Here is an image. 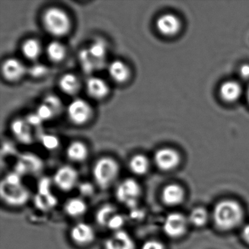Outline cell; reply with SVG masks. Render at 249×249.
I'll return each mask as SVG.
<instances>
[{
    "label": "cell",
    "instance_id": "cell-30",
    "mask_svg": "<svg viewBox=\"0 0 249 249\" xmlns=\"http://www.w3.org/2000/svg\"><path fill=\"white\" fill-rule=\"evenodd\" d=\"M42 143L46 149L55 150L59 145V139L53 135H44L42 138Z\"/></svg>",
    "mask_w": 249,
    "mask_h": 249
},
{
    "label": "cell",
    "instance_id": "cell-3",
    "mask_svg": "<svg viewBox=\"0 0 249 249\" xmlns=\"http://www.w3.org/2000/svg\"><path fill=\"white\" fill-rule=\"evenodd\" d=\"M119 164L111 157L99 159L93 167V178L96 184L103 189H106L113 184L119 176Z\"/></svg>",
    "mask_w": 249,
    "mask_h": 249
},
{
    "label": "cell",
    "instance_id": "cell-20",
    "mask_svg": "<svg viewBox=\"0 0 249 249\" xmlns=\"http://www.w3.org/2000/svg\"><path fill=\"white\" fill-rule=\"evenodd\" d=\"M65 211L71 217L77 218V217L81 216L87 212V202L82 198H71L65 203Z\"/></svg>",
    "mask_w": 249,
    "mask_h": 249
},
{
    "label": "cell",
    "instance_id": "cell-12",
    "mask_svg": "<svg viewBox=\"0 0 249 249\" xmlns=\"http://www.w3.org/2000/svg\"><path fill=\"white\" fill-rule=\"evenodd\" d=\"M157 30L164 36H174L181 28L178 17L172 14H166L159 17L156 23Z\"/></svg>",
    "mask_w": 249,
    "mask_h": 249
},
{
    "label": "cell",
    "instance_id": "cell-29",
    "mask_svg": "<svg viewBox=\"0 0 249 249\" xmlns=\"http://www.w3.org/2000/svg\"><path fill=\"white\" fill-rule=\"evenodd\" d=\"M125 221H126L125 217L122 214L117 213L109 221L107 228L114 231H119V230H122V227L124 225Z\"/></svg>",
    "mask_w": 249,
    "mask_h": 249
},
{
    "label": "cell",
    "instance_id": "cell-37",
    "mask_svg": "<svg viewBox=\"0 0 249 249\" xmlns=\"http://www.w3.org/2000/svg\"><path fill=\"white\" fill-rule=\"evenodd\" d=\"M240 75L244 79L249 78V65H244L240 69Z\"/></svg>",
    "mask_w": 249,
    "mask_h": 249
},
{
    "label": "cell",
    "instance_id": "cell-36",
    "mask_svg": "<svg viewBox=\"0 0 249 249\" xmlns=\"http://www.w3.org/2000/svg\"><path fill=\"white\" fill-rule=\"evenodd\" d=\"M28 124L33 125V126H37V125L40 124L42 122L41 119L37 116V114L31 115V116H29L28 119L27 121Z\"/></svg>",
    "mask_w": 249,
    "mask_h": 249
},
{
    "label": "cell",
    "instance_id": "cell-34",
    "mask_svg": "<svg viewBox=\"0 0 249 249\" xmlns=\"http://www.w3.org/2000/svg\"><path fill=\"white\" fill-rule=\"evenodd\" d=\"M80 191H81L82 195H85V196H89L90 195L93 193L94 192V189L93 186H91L90 183H84L81 185L79 187Z\"/></svg>",
    "mask_w": 249,
    "mask_h": 249
},
{
    "label": "cell",
    "instance_id": "cell-5",
    "mask_svg": "<svg viewBox=\"0 0 249 249\" xmlns=\"http://www.w3.org/2000/svg\"><path fill=\"white\" fill-rule=\"evenodd\" d=\"M142 194L141 185L133 178H126L118 185L116 199L128 208H135Z\"/></svg>",
    "mask_w": 249,
    "mask_h": 249
},
{
    "label": "cell",
    "instance_id": "cell-33",
    "mask_svg": "<svg viewBox=\"0 0 249 249\" xmlns=\"http://www.w3.org/2000/svg\"><path fill=\"white\" fill-rule=\"evenodd\" d=\"M141 249H165L161 242L157 240H148L142 244Z\"/></svg>",
    "mask_w": 249,
    "mask_h": 249
},
{
    "label": "cell",
    "instance_id": "cell-25",
    "mask_svg": "<svg viewBox=\"0 0 249 249\" xmlns=\"http://www.w3.org/2000/svg\"><path fill=\"white\" fill-rule=\"evenodd\" d=\"M12 131L14 135L20 141L29 142L31 141V134L30 132V125L27 122L17 120L12 124Z\"/></svg>",
    "mask_w": 249,
    "mask_h": 249
},
{
    "label": "cell",
    "instance_id": "cell-35",
    "mask_svg": "<svg viewBox=\"0 0 249 249\" xmlns=\"http://www.w3.org/2000/svg\"><path fill=\"white\" fill-rule=\"evenodd\" d=\"M46 72V68L43 65H35L31 69V72L35 77L41 76Z\"/></svg>",
    "mask_w": 249,
    "mask_h": 249
},
{
    "label": "cell",
    "instance_id": "cell-11",
    "mask_svg": "<svg viewBox=\"0 0 249 249\" xmlns=\"http://www.w3.org/2000/svg\"><path fill=\"white\" fill-rule=\"evenodd\" d=\"M135 240L127 231H114L104 243V249H135Z\"/></svg>",
    "mask_w": 249,
    "mask_h": 249
},
{
    "label": "cell",
    "instance_id": "cell-39",
    "mask_svg": "<svg viewBox=\"0 0 249 249\" xmlns=\"http://www.w3.org/2000/svg\"><path fill=\"white\" fill-rule=\"evenodd\" d=\"M132 213H131V217L133 218L134 219H137V218H141V217L143 216L142 215V211H140L139 210L137 209L136 208H133Z\"/></svg>",
    "mask_w": 249,
    "mask_h": 249
},
{
    "label": "cell",
    "instance_id": "cell-4",
    "mask_svg": "<svg viewBox=\"0 0 249 249\" xmlns=\"http://www.w3.org/2000/svg\"><path fill=\"white\" fill-rule=\"evenodd\" d=\"M43 21L46 31L55 37L66 36L71 30L70 17L60 8H51L46 10L43 14Z\"/></svg>",
    "mask_w": 249,
    "mask_h": 249
},
{
    "label": "cell",
    "instance_id": "cell-18",
    "mask_svg": "<svg viewBox=\"0 0 249 249\" xmlns=\"http://www.w3.org/2000/svg\"><path fill=\"white\" fill-rule=\"evenodd\" d=\"M68 159L74 162H82L87 160L89 156L87 145L80 141H74L67 148Z\"/></svg>",
    "mask_w": 249,
    "mask_h": 249
},
{
    "label": "cell",
    "instance_id": "cell-14",
    "mask_svg": "<svg viewBox=\"0 0 249 249\" xmlns=\"http://www.w3.org/2000/svg\"><path fill=\"white\" fill-rule=\"evenodd\" d=\"M183 188L176 183L167 185L161 192V199L168 206H176L183 202L184 199Z\"/></svg>",
    "mask_w": 249,
    "mask_h": 249
},
{
    "label": "cell",
    "instance_id": "cell-6",
    "mask_svg": "<svg viewBox=\"0 0 249 249\" xmlns=\"http://www.w3.org/2000/svg\"><path fill=\"white\" fill-rule=\"evenodd\" d=\"M67 112L70 120L77 125L84 124L92 116L91 106L83 99L72 100L68 106Z\"/></svg>",
    "mask_w": 249,
    "mask_h": 249
},
{
    "label": "cell",
    "instance_id": "cell-15",
    "mask_svg": "<svg viewBox=\"0 0 249 249\" xmlns=\"http://www.w3.org/2000/svg\"><path fill=\"white\" fill-rule=\"evenodd\" d=\"M86 87L89 95L96 100L104 99L110 91L106 81L98 77H90L87 80Z\"/></svg>",
    "mask_w": 249,
    "mask_h": 249
},
{
    "label": "cell",
    "instance_id": "cell-1",
    "mask_svg": "<svg viewBox=\"0 0 249 249\" xmlns=\"http://www.w3.org/2000/svg\"><path fill=\"white\" fill-rule=\"evenodd\" d=\"M212 215L218 230L228 231L240 225L243 221V210L237 201L224 199L215 205Z\"/></svg>",
    "mask_w": 249,
    "mask_h": 249
},
{
    "label": "cell",
    "instance_id": "cell-31",
    "mask_svg": "<svg viewBox=\"0 0 249 249\" xmlns=\"http://www.w3.org/2000/svg\"><path fill=\"white\" fill-rule=\"evenodd\" d=\"M54 114V111L46 103L41 105L37 109V115L42 121L49 120L51 118L53 117Z\"/></svg>",
    "mask_w": 249,
    "mask_h": 249
},
{
    "label": "cell",
    "instance_id": "cell-32",
    "mask_svg": "<svg viewBox=\"0 0 249 249\" xmlns=\"http://www.w3.org/2000/svg\"><path fill=\"white\" fill-rule=\"evenodd\" d=\"M45 103L48 105L54 111L55 113L58 110H60L61 107H62L60 100L54 96H50V97H48L45 101Z\"/></svg>",
    "mask_w": 249,
    "mask_h": 249
},
{
    "label": "cell",
    "instance_id": "cell-27",
    "mask_svg": "<svg viewBox=\"0 0 249 249\" xmlns=\"http://www.w3.org/2000/svg\"><path fill=\"white\" fill-rule=\"evenodd\" d=\"M208 218H209V215L207 210L199 207L191 211L188 217V221L189 223L196 227H202L208 222Z\"/></svg>",
    "mask_w": 249,
    "mask_h": 249
},
{
    "label": "cell",
    "instance_id": "cell-28",
    "mask_svg": "<svg viewBox=\"0 0 249 249\" xmlns=\"http://www.w3.org/2000/svg\"><path fill=\"white\" fill-rule=\"evenodd\" d=\"M80 62L83 70L87 73H90L94 71V70L99 68L97 62L91 57L87 49L83 50L80 53Z\"/></svg>",
    "mask_w": 249,
    "mask_h": 249
},
{
    "label": "cell",
    "instance_id": "cell-9",
    "mask_svg": "<svg viewBox=\"0 0 249 249\" xmlns=\"http://www.w3.org/2000/svg\"><path fill=\"white\" fill-rule=\"evenodd\" d=\"M156 166L163 171H170L178 167L180 161V154L170 148H160L154 157Z\"/></svg>",
    "mask_w": 249,
    "mask_h": 249
},
{
    "label": "cell",
    "instance_id": "cell-21",
    "mask_svg": "<svg viewBox=\"0 0 249 249\" xmlns=\"http://www.w3.org/2000/svg\"><path fill=\"white\" fill-rule=\"evenodd\" d=\"M130 171L137 176H143L148 173L150 168V161L148 157L142 154H136L129 160Z\"/></svg>",
    "mask_w": 249,
    "mask_h": 249
},
{
    "label": "cell",
    "instance_id": "cell-38",
    "mask_svg": "<svg viewBox=\"0 0 249 249\" xmlns=\"http://www.w3.org/2000/svg\"><path fill=\"white\" fill-rule=\"evenodd\" d=\"M242 237L246 243H249V223L242 229Z\"/></svg>",
    "mask_w": 249,
    "mask_h": 249
},
{
    "label": "cell",
    "instance_id": "cell-8",
    "mask_svg": "<svg viewBox=\"0 0 249 249\" xmlns=\"http://www.w3.org/2000/svg\"><path fill=\"white\" fill-rule=\"evenodd\" d=\"M78 173L74 167L69 165L59 167L53 176V183L60 190L69 192L78 184Z\"/></svg>",
    "mask_w": 249,
    "mask_h": 249
},
{
    "label": "cell",
    "instance_id": "cell-16",
    "mask_svg": "<svg viewBox=\"0 0 249 249\" xmlns=\"http://www.w3.org/2000/svg\"><path fill=\"white\" fill-rule=\"evenodd\" d=\"M108 73L113 81L122 84L129 79L130 71L124 62L121 60H115L108 65Z\"/></svg>",
    "mask_w": 249,
    "mask_h": 249
},
{
    "label": "cell",
    "instance_id": "cell-40",
    "mask_svg": "<svg viewBox=\"0 0 249 249\" xmlns=\"http://www.w3.org/2000/svg\"><path fill=\"white\" fill-rule=\"evenodd\" d=\"M247 99H248V101H249V89H248V91H247Z\"/></svg>",
    "mask_w": 249,
    "mask_h": 249
},
{
    "label": "cell",
    "instance_id": "cell-7",
    "mask_svg": "<svg viewBox=\"0 0 249 249\" xmlns=\"http://www.w3.org/2000/svg\"><path fill=\"white\" fill-rule=\"evenodd\" d=\"M188 218L179 213H172L164 218L163 231L166 235L172 238H177L186 232Z\"/></svg>",
    "mask_w": 249,
    "mask_h": 249
},
{
    "label": "cell",
    "instance_id": "cell-26",
    "mask_svg": "<svg viewBox=\"0 0 249 249\" xmlns=\"http://www.w3.org/2000/svg\"><path fill=\"white\" fill-rule=\"evenodd\" d=\"M87 50L100 68L103 65L106 58V46L104 42L97 40L93 43Z\"/></svg>",
    "mask_w": 249,
    "mask_h": 249
},
{
    "label": "cell",
    "instance_id": "cell-10",
    "mask_svg": "<svg viewBox=\"0 0 249 249\" xmlns=\"http://www.w3.org/2000/svg\"><path fill=\"white\" fill-rule=\"evenodd\" d=\"M71 240L78 246H89L95 240V231L90 224L79 222L75 224L71 230Z\"/></svg>",
    "mask_w": 249,
    "mask_h": 249
},
{
    "label": "cell",
    "instance_id": "cell-17",
    "mask_svg": "<svg viewBox=\"0 0 249 249\" xmlns=\"http://www.w3.org/2000/svg\"><path fill=\"white\" fill-rule=\"evenodd\" d=\"M220 96L224 101L233 103L237 101L242 94V88L236 81H226L220 87Z\"/></svg>",
    "mask_w": 249,
    "mask_h": 249
},
{
    "label": "cell",
    "instance_id": "cell-13",
    "mask_svg": "<svg viewBox=\"0 0 249 249\" xmlns=\"http://www.w3.org/2000/svg\"><path fill=\"white\" fill-rule=\"evenodd\" d=\"M26 68L18 59L10 58L5 61L2 67V72L4 78L9 81H18L26 72Z\"/></svg>",
    "mask_w": 249,
    "mask_h": 249
},
{
    "label": "cell",
    "instance_id": "cell-22",
    "mask_svg": "<svg viewBox=\"0 0 249 249\" xmlns=\"http://www.w3.org/2000/svg\"><path fill=\"white\" fill-rule=\"evenodd\" d=\"M117 208L113 204H105L96 213V221L101 227H107L110 220L117 213Z\"/></svg>",
    "mask_w": 249,
    "mask_h": 249
},
{
    "label": "cell",
    "instance_id": "cell-23",
    "mask_svg": "<svg viewBox=\"0 0 249 249\" xmlns=\"http://www.w3.org/2000/svg\"><path fill=\"white\" fill-rule=\"evenodd\" d=\"M48 57L53 62H60L66 56V48L59 41H52L46 49Z\"/></svg>",
    "mask_w": 249,
    "mask_h": 249
},
{
    "label": "cell",
    "instance_id": "cell-19",
    "mask_svg": "<svg viewBox=\"0 0 249 249\" xmlns=\"http://www.w3.org/2000/svg\"><path fill=\"white\" fill-rule=\"evenodd\" d=\"M60 89L68 95L76 94L81 88V81L76 75L67 73L62 75L59 82Z\"/></svg>",
    "mask_w": 249,
    "mask_h": 249
},
{
    "label": "cell",
    "instance_id": "cell-2",
    "mask_svg": "<svg viewBox=\"0 0 249 249\" xmlns=\"http://www.w3.org/2000/svg\"><path fill=\"white\" fill-rule=\"evenodd\" d=\"M1 196L5 203L11 206L24 205L30 197L28 189L21 183L18 173H11L1 184Z\"/></svg>",
    "mask_w": 249,
    "mask_h": 249
},
{
    "label": "cell",
    "instance_id": "cell-24",
    "mask_svg": "<svg viewBox=\"0 0 249 249\" xmlns=\"http://www.w3.org/2000/svg\"><path fill=\"white\" fill-rule=\"evenodd\" d=\"M23 55L30 60H36L40 56L42 47L38 40L29 39L23 43L21 47Z\"/></svg>",
    "mask_w": 249,
    "mask_h": 249
}]
</instances>
